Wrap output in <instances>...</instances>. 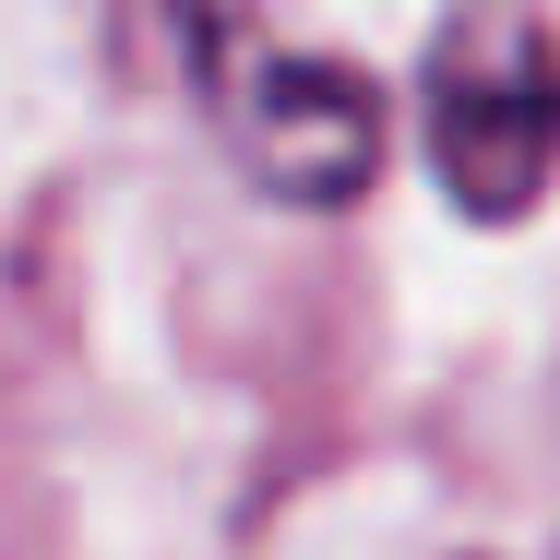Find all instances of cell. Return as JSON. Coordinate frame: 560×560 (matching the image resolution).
<instances>
[{"label": "cell", "mask_w": 560, "mask_h": 560, "mask_svg": "<svg viewBox=\"0 0 560 560\" xmlns=\"http://www.w3.org/2000/svg\"><path fill=\"white\" fill-rule=\"evenodd\" d=\"M179 60H191V96L215 108L226 155L262 191L335 215V203H358L382 179V84L358 60L287 48L275 24H238V12H191L179 24Z\"/></svg>", "instance_id": "1"}, {"label": "cell", "mask_w": 560, "mask_h": 560, "mask_svg": "<svg viewBox=\"0 0 560 560\" xmlns=\"http://www.w3.org/2000/svg\"><path fill=\"white\" fill-rule=\"evenodd\" d=\"M418 96H430L418 131H430V167H442L453 203L477 226L537 215V191H549V167H560V36L549 24H525V12H465V24H442Z\"/></svg>", "instance_id": "2"}]
</instances>
